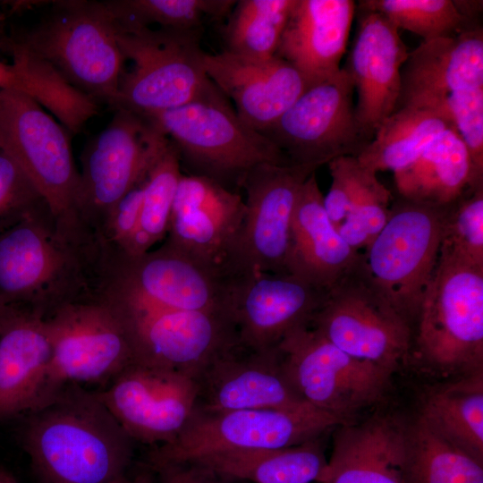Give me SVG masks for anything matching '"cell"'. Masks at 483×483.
Here are the masks:
<instances>
[{"label": "cell", "mask_w": 483, "mask_h": 483, "mask_svg": "<svg viewBox=\"0 0 483 483\" xmlns=\"http://www.w3.org/2000/svg\"><path fill=\"white\" fill-rule=\"evenodd\" d=\"M352 51L343 67L357 92L355 115L372 140L398 108L401 69L409 51L398 28L379 12L359 7Z\"/></svg>", "instance_id": "cell-21"}, {"label": "cell", "mask_w": 483, "mask_h": 483, "mask_svg": "<svg viewBox=\"0 0 483 483\" xmlns=\"http://www.w3.org/2000/svg\"><path fill=\"white\" fill-rule=\"evenodd\" d=\"M14 308L0 304V333L12 315Z\"/></svg>", "instance_id": "cell-47"}, {"label": "cell", "mask_w": 483, "mask_h": 483, "mask_svg": "<svg viewBox=\"0 0 483 483\" xmlns=\"http://www.w3.org/2000/svg\"><path fill=\"white\" fill-rule=\"evenodd\" d=\"M71 134L32 97L0 89V148L20 165L62 225L89 233L79 216L80 174Z\"/></svg>", "instance_id": "cell-8"}, {"label": "cell", "mask_w": 483, "mask_h": 483, "mask_svg": "<svg viewBox=\"0 0 483 483\" xmlns=\"http://www.w3.org/2000/svg\"><path fill=\"white\" fill-rule=\"evenodd\" d=\"M245 214L244 199L204 176L182 174L165 242L234 278L232 258Z\"/></svg>", "instance_id": "cell-19"}, {"label": "cell", "mask_w": 483, "mask_h": 483, "mask_svg": "<svg viewBox=\"0 0 483 483\" xmlns=\"http://www.w3.org/2000/svg\"><path fill=\"white\" fill-rule=\"evenodd\" d=\"M440 250L483 267V184L470 187L446 208Z\"/></svg>", "instance_id": "cell-38"}, {"label": "cell", "mask_w": 483, "mask_h": 483, "mask_svg": "<svg viewBox=\"0 0 483 483\" xmlns=\"http://www.w3.org/2000/svg\"><path fill=\"white\" fill-rule=\"evenodd\" d=\"M11 40L49 64L75 89L115 110L126 60L104 1L54 2L38 24Z\"/></svg>", "instance_id": "cell-4"}, {"label": "cell", "mask_w": 483, "mask_h": 483, "mask_svg": "<svg viewBox=\"0 0 483 483\" xmlns=\"http://www.w3.org/2000/svg\"><path fill=\"white\" fill-rule=\"evenodd\" d=\"M233 281L165 242L140 257L107 256L101 294L135 309L229 313Z\"/></svg>", "instance_id": "cell-10"}, {"label": "cell", "mask_w": 483, "mask_h": 483, "mask_svg": "<svg viewBox=\"0 0 483 483\" xmlns=\"http://www.w3.org/2000/svg\"><path fill=\"white\" fill-rule=\"evenodd\" d=\"M294 0H239L223 30L225 51L251 58L275 55Z\"/></svg>", "instance_id": "cell-34"}, {"label": "cell", "mask_w": 483, "mask_h": 483, "mask_svg": "<svg viewBox=\"0 0 483 483\" xmlns=\"http://www.w3.org/2000/svg\"><path fill=\"white\" fill-rule=\"evenodd\" d=\"M354 85L344 68L309 86L273 123L260 132L291 165L319 167L344 156L357 157L372 140L355 115Z\"/></svg>", "instance_id": "cell-14"}, {"label": "cell", "mask_w": 483, "mask_h": 483, "mask_svg": "<svg viewBox=\"0 0 483 483\" xmlns=\"http://www.w3.org/2000/svg\"><path fill=\"white\" fill-rule=\"evenodd\" d=\"M45 321L52 356L40 402L66 385L110 382L135 362L126 319L103 294L61 306Z\"/></svg>", "instance_id": "cell-9"}, {"label": "cell", "mask_w": 483, "mask_h": 483, "mask_svg": "<svg viewBox=\"0 0 483 483\" xmlns=\"http://www.w3.org/2000/svg\"><path fill=\"white\" fill-rule=\"evenodd\" d=\"M318 167L264 163L250 169L241 189L245 214L232 258L234 276L289 274L291 225L300 191Z\"/></svg>", "instance_id": "cell-16"}, {"label": "cell", "mask_w": 483, "mask_h": 483, "mask_svg": "<svg viewBox=\"0 0 483 483\" xmlns=\"http://www.w3.org/2000/svg\"><path fill=\"white\" fill-rule=\"evenodd\" d=\"M142 182L115 204L106 220L100 237V244L106 254L122 253L139 226L143 199Z\"/></svg>", "instance_id": "cell-43"}, {"label": "cell", "mask_w": 483, "mask_h": 483, "mask_svg": "<svg viewBox=\"0 0 483 483\" xmlns=\"http://www.w3.org/2000/svg\"><path fill=\"white\" fill-rule=\"evenodd\" d=\"M112 301L128 324L135 362L197 379L216 359L242 346L226 311L134 309Z\"/></svg>", "instance_id": "cell-17"}, {"label": "cell", "mask_w": 483, "mask_h": 483, "mask_svg": "<svg viewBox=\"0 0 483 483\" xmlns=\"http://www.w3.org/2000/svg\"><path fill=\"white\" fill-rule=\"evenodd\" d=\"M276 350L292 389L313 407L347 422L380 400L392 375L348 355L309 324L288 332Z\"/></svg>", "instance_id": "cell-12"}, {"label": "cell", "mask_w": 483, "mask_h": 483, "mask_svg": "<svg viewBox=\"0 0 483 483\" xmlns=\"http://www.w3.org/2000/svg\"><path fill=\"white\" fill-rule=\"evenodd\" d=\"M447 207L397 196L386 225L360 252L357 273L412 329L438 262Z\"/></svg>", "instance_id": "cell-5"}, {"label": "cell", "mask_w": 483, "mask_h": 483, "mask_svg": "<svg viewBox=\"0 0 483 483\" xmlns=\"http://www.w3.org/2000/svg\"><path fill=\"white\" fill-rule=\"evenodd\" d=\"M120 483H153V478L149 472H143L133 479H125Z\"/></svg>", "instance_id": "cell-46"}, {"label": "cell", "mask_w": 483, "mask_h": 483, "mask_svg": "<svg viewBox=\"0 0 483 483\" xmlns=\"http://www.w3.org/2000/svg\"><path fill=\"white\" fill-rule=\"evenodd\" d=\"M25 77L21 70L13 63L0 61V89L21 91L25 88Z\"/></svg>", "instance_id": "cell-45"}, {"label": "cell", "mask_w": 483, "mask_h": 483, "mask_svg": "<svg viewBox=\"0 0 483 483\" xmlns=\"http://www.w3.org/2000/svg\"><path fill=\"white\" fill-rule=\"evenodd\" d=\"M412 352L442 373L483 368V267L439 251L413 327Z\"/></svg>", "instance_id": "cell-6"}, {"label": "cell", "mask_w": 483, "mask_h": 483, "mask_svg": "<svg viewBox=\"0 0 483 483\" xmlns=\"http://www.w3.org/2000/svg\"><path fill=\"white\" fill-rule=\"evenodd\" d=\"M332 182L324 196L326 214L337 228L349 214L358 189L360 164L357 157H339L328 164Z\"/></svg>", "instance_id": "cell-42"}, {"label": "cell", "mask_w": 483, "mask_h": 483, "mask_svg": "<svg viewBox=\"0 0 483 483\" xmlns=\"http://www.w3.org/2000/svg\"><path fill=\"white\" fill-rule=\"evenodd\" d=\"M177 150L187 174L239 192L246 174L264 164L291 165L266 136L246 124L212 84L181 106L149 116Z\"/></svg>", "instance_id": "cell-3"}, {"label": "cell", "mask_w": 483, "mask_h": 483, "mask_svg": "<svg viewBox=\"0 0 483 483\" xmlns=\"http://www.w3.org/2000/svg\"><path fill=\"white\" fill-rule=\"evenodd\" d=\"M51 356L45 318L14 308L0 333V419L26 414L38 404Z\"/></svg>", "instance_id": "cell-28"}, {"label": "cell", "mask_w": 483, "mask_h": 483, "mask_svg": "<svg viewBox=\"0 0 483 483\" xmlns=\"http://www.w3.org/2000/svg\"><path fill=\"white\" fill-rule=\"evenodd\" d=\"M391 199L390 191L378 181L377 174L361 165L352 208L337 227L353 250L361 252L384 228L390 214Z\"/></svg>", "instance_id": "cell-39"}, {"label": "cell", "mask_w": 483, "mask_h": 483, "mask_svg": "<svg viewBox=\"0 0 483 483\" xmlns=\"http://www.w3.org/2000/svg\"><path fill=\"white\" fill-rule=\"evenodd\" d=\"M104 265L97 240L64 226L44 204L0 231V304L46 318L99 294Z\"/></svg>", "instance_id": "cell-1"}, {"label": "cell", "mask_w": 483, "mask_h": 483, "mask_svg": "<svg viewBox=\"0 0 483 483\" xmlns=\"http://www.w3.org/2000/svg\"><path fill=\"white\" fill-rule=\"evenodd\" d=\"M326 293L292 274L235 277L229 314L240 344L257 352L275 348L288 332L309 324Z\"/></svg>", "instance_id": "cell-20"}, {"label": "cell", "mask_w": 483, "mask_h": 483, "mask_svg": "<svg viewBox=\"0 0 483 483\" xmlns=\"http://www.w3.org/2000/svg\"><path fill=\"white\" fill-rule=\"evenodd\" d=\"M478 87H483L482 26L455 37L422 41L409 52L401 69L397 110L415 106L444 113L448 95Z\"/></svg>", "instance_id": "cell-24"}, {"label": "cell", "mask_w": 483, "mask_h": 483, "mask_svg": "<svg viewBox=\"0 0 483 483\" xmlns=\"http://www.w3.org/2000/svg\"><path fill=\"white\" fill-rule=\"evenodd\" d=\"M403 483H483V463L433 430L419 415L406 425Z\"/></svg>", "instance_id": "cell-33"}, {"label": "cell", "mask_w": 483, "mask_h": 483, "mask_svg": "<svg viewBox=\"0 0 483 483\" xmlns=\"http://www.w3.org/2000/svg\"><path fill=\"white\" fill-rule=\"evenodd\" d=\"M182 175L177 150L169 140L148 168L142 182L143 199L138 227L149 236L153 244L167 235Z\"/></svg>", "instance_id": "cell-37"}, {"label": "cell", "mask_w": 483, "mask_h": 483, "mask_svg": "<svg viewBox=\"0 0 483 483\" xmlns=\"http://www.w3.org/2000/svg\"><path fill=\"white\" fill-rule=\"evenodd\" d=\"M114 20L176 30H203L207 20L227 18L234 0L104 1Z\"/></svg>", "instance_id": "cell-35"}, {"label": "cell", "mask_w": 483, "mask_h": 483, "mask_svg": "<svg viewBox=\"0 0 483 483\" xmlns=\"http://www.w3.org/2000/svg\"><path fill=\"white\" fill-rule=\"evenodd\" d=\"M203 63L238 116L258 132L275 123L308 88L301 74L275 55L251 58L224 50L205 53Z\"/></svg>", "instance_id": "cell-23"}, {"label": "cell", "mask_w": 483, "mask_h": 483, "mask_svg": "<svg viewBox=\"0 0 483 483\" xmlns=\"http://www.w3.org/2000/svg\"><path fill=\"white\" fill-rule=\"evenodd\" d=\"M168 143L149 118L117 109L106 129L86 146L80 173L79 216L99 243L115 204L144 180Z\"/></svg>", "instance_id": "cell-13"}, {"label": "cell", "mask_w": 483, "mask_h": 483, "mask_svg": "<svg viewBox=\"0 0 483 483\" xmlns=\"http://www.w3.org/2000/svg\"><path fill=\"white\" fill-rule=\"evenodd\" d=\"M419 416L441 436L483 463V372L428 393Z\"/></svg>", "instance_id": "cell-31"}, {"label": "cell", "mask_w": 483, "mask_h": 483, "mask_svg": "<svg viewBox=\"0 0 483 483\" xmlns=\"http://www.w3.org/2000/svg\"><path fill=\"white\" fill-rule=\"evenodd\" d=\"M0 483H18L14 477L0 467Z\"/></svg>", "instance_id": "cell-48"}, {"label": "cell", "mask_w": 483, "mask_h": 483, "mask_svg": "<svg viewBox=\"0 0 483 483\" xmlns=\"http://www.w3.org/2000/svg\"><path fill=\"white\" fill-rule=\"evenodd\" d=\"M21 441L41 483H120L133 440L98 393L66 385L27 412Z\"/></svg>", "instance_id": "cell-2"}, {"label": "cell", "mask_w": 483, "mask_h": 483, "mask_svg": "<svg viewBox=\"0 0 483 483\" xmlns=\"http://www.w3.org/2000/svg\"><path fill=\"white\" fill-rule=\"evenodd\" d=\"M359 7L384 14L398 30L428 41L452 38L481 26L462 15L454 0H361Z\"/></svg>", "instance_id": "cell-36"}, {"label": "cell", "mask_w": 483, "mask_h": 483, "mask_svg": "<svg viewBox=\"0 0 483 483\" xmlns=\"http://www.w3.org/2000/svg\"><path fill=\"white\" fill-rule=\"evenodd\" d=\"M337 428L318 483H403L406 424L375 416Z\"/></svg>", "instance_id": "cell-27"}, {"label": "cell", "mask_w": 483, "mask_h": 483, "mask_svg": "<svg viewBox=\"0 0 483 483\" xmlns=\"http://www.w3.org/2000/svg\"><path fill=\"white\" fill-rule=\"evenodd\" d=\"M97 393L133 441L160 445L174 440L189 422L199 386L182 372L134 362Z\"/></svg>", "instance_id": "cell-18"}, {"label": "cell", "mask_w": 483, "mask_h": 483, "mask_svg": "<svg viewBox=\"0 0 483 483\" xmlns=\"http://www.w3.org/2000/svg\"><path fill=\"white\" fill-rule=\"evenodd\" d=\"M398 197L433 207H447L470 187L483 184L454 128L438 134L407 166L394 173Z\"/></svg>", "instance_id": "cell-29"}, {"label": "cell", "mask_w": 483, "mask_h": 483, "mask_svg": "<svg viewBox=\"0 0 483 483\" xmlns=\"http://www.w3.org/2000/svg\"><path fill=\"white\" fill-rule=\"evenodd\" d=\"M47 204L20 165L0 148V231Z\"/></svg>", "instance_id": "cell-41"}, {"label": "cell", "mask_w": 483, "mask_h": 483, "mask_svg": "<svg viewBox=\"0 0 483 483\" xmlns=\"http://www.w3.org/2000/svg\"><path fill=\"white\" fill-rule=\"evenodd\" d=\"M114 21L120 48L132 63L121 77L115 110L149 116L185 105L212 84L203 63V30Z\"/></svg>", "instance_id": "cell-7"}, {"label": "cell", "mask_w": 483, "mask_h": 483, "mask_svg": "<svg viewBox=\"0 0 483 483\" xmlns=\"http://www.w3.org/2000/svg\"><path fill=\"white\" fill-rule=\"evenodd\" d=\"M309 325L348 355L391 374L412 352L411 326L356 270L326 292Z\"/></svg>", "instance_id": "cell-15"}, {"label": "cell", "mask_w": 483, "mask_h": 483, "mask_svg": "<svg viewBox=\"0 0 483 483\" xmlns=\"http://www.w3.org/2000/svg\"><path fill=\"white\" fill-rule=\"evenodd\" d=\"M443 110L467 148L476 178L483 181V87L451 93Z\"/></svg>", "instance_id": "cell-40"}, {"label": "cell", "mask_w": 483, "mask_h": 483, "mask_svg": "<svg viewBox=\"0 0 483 483\" xmlns=\"http://www.w3.org/2000/svg\"><path fill=\"white\" fill-rule=\"evenodd\" d=\"M450 128L454 127L440 110L401 107L381 123L357 159L376 174L394 173L414 161L438 134Z\"/></svg>", "instance_id": "cell-32"}, {"label": "cell", "mask_w": 483, "mask_h": 483, "mask_svg": "<svg viewBox=\"0 0 483 483\" xmlns=\"http://www.w3.org/2000/svg\"><path fill=\"white\" fill-rule=\"evenodd\" d=\"M4 14H3V12L2 10L0 9V45L4 47L6 42H7V38L4 36Z\"/></svg>", "instance_id": "cell-49"}, {"label": "cell", "mask_w": 483, "mask_h": 483, "mask_svg": "<svg viewBox=\"0 0 483 483\" xmlns=\"http://www.w3.org/2000/svg\"><path fill=\"white\" fill-rule=\"evenodd\" d=\"M346 423L315 407L226 411L196 408L174 440L150 452L148 465L155 470L217 452L289 447L319 438L330 428Z\"/></svg>", "instance_id": "cell-11"}, {"label": "cell", "mask_w": 483, "mask_h": 483, "mask_svg": "<svg viewBox=\"0 0 483 483\" xmlns=\"http://www.w3.org/2000/svg\"><path fill=\"white\" fill-rule=\"evenodd\" d=\"M189 462L229 480L311 483L318 481L327 461L317 438L283 448L217 452Z\"/></svg>", "instance_id": "cell-30"}, {"label": "cell", "mask_w": 483, "mask_h": 483, "mask_svg": "<svg viewBox=\"0 0 483 483\" xmlns=\"http://www.w3.org/2000/svg\"><path fill=\"white\" fill-rule=\"evenodd\" d=\"M355 9L352 0H294L275 55L308 87L331 78L341 69Z\"/></svg>", "instance_id": "cell-25"}, {"label": "cell", "mask_w": 483, "mask_h": 483, "mask_svg": "<svg viewBox=\"0 0 483 483\" xmlns=\"http://www.w3.org/2000/svg\"><path fill=\"white\" fill-rule=\"evenodd\" d=\"M197 409L301 410L313 407L284 378L276 347L251 351L236 347L212 361L196 379Z\"/></svg>", "instance_id": "cell-22"}, {"label": "cell", "mask_w": 483, "mask_h": 483, "mask_svg": "<svg viewBox=\"0 0 483 483\" xmlns=\"http://www.w3.org/2000/svg\"><path fill=\"white\" fill-rule=\"evenodd\" d=\"M360 252L340 235L324 206L316 172L303 183L294 208L287 271L327 292L352 274Z\"/></svg>", "instance_id": "cell-26"}, {"label": "cell", "mask_w": 483, "mask_h": 483, "mask_svg": "<svg viewBox=\"0 0 483 483\" xmlns=\"http://www.w3.org/2000/svg\"><path fill=\"white\" fill-rule=\"evenodd\" d=\"M158 483H232L199 465L184 462L167 464L152 470Z\"/></svg>", "instance_id": "cell-44"}]
</instances>
